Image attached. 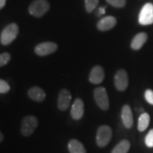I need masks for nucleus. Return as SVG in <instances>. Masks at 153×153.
Instances as JSON below:
<instances>
[{
	"mask_svg": "<svg viewBox=\"0 0 153 153\" xmlns=\"http://www.w3.org/2000/svg\"><path fill=\"white\" fill-rule=\"evenodd\" d=\"M7 2V0H0V9H1L3 7H4Z\"/></svg>",
	"mask_w": 153,
	"mask_h": 153,
	"instance_id": "a878e982",
	"label": "nucleus"
},
{
	"mask_svg": "<svg viewBox=\"0 0 153 153\" xmlns=\"http://www.w3.org/2000/svg\"><path fill=\"white\" fill-rule=\"evenodd\" d=\"M50 9V4L47 0H35L28 7L29 14L40 18L45 14Z\"/></svg>",
	"mask_w": 153,
	"mask_h": 153,
	"instance_id": "f03ea898",
	"label": "nucleus"
},
{
	"mask_svg": "<svg viewBox=\"0 0 153 153\" xmlns=\"http://www.w3.org/2000/svg\"><path fill=\"white\" fill-rule=\"evenodd\" d=\"M72 100V96L68 89L60 90L57 98V106L61 111H65L70 106Z\"/></svg>",
	"mask_w": 153,
	"mask_h": 153,
	"instance_id": "1a4fd4ad",
	"label": "nucleus"
},
{
	"mask_svg": "<svg viewBox=\"0 0 153 153\" xmlns=\"http://www.w3.org/2000/svg\"><path fill=\"white\" fill-rule=\"evenodd\" d=\"M145 98L149 104L153 105V91L151 89H148L145 91Z\"/></svg>",
	"mask_w": 153,
	"mask_h": 153,
	"instance_id": "b1692460",
	"label": "nucleus"
},
{
	"mask_svg": "<svg viewBox=\"0 0 153 153\" xmlns=\"http://www.w3.org/2000/svg\"><path fill=\"white\" fill-rule=\"evenodd\" d=\"M28 95L30 99L38 102L43 101L46 97L43 89L38 87H33L29 89V90L28 91Z\"/></svg>",
	"mask_w": 153,
	"mask_h": 153,
	"instance_id": "4468645a",
	"label": "nucleus"
},
{
	"mask_svg": "<svg viewBox=\"0 0 153 153\" xmlns=\"http://www.w3.org/2000/svg\"><path fill=\"white\" fill-rule=\"evenodd\" d=\"M150 121V115L147 113H143L140 116L138 119V125H137V128L139 131H144L148 128L149 124Z\"/></svg>",
	"mask_w": 153,
	"mask_h": 153,
	"instance_id": "f3484780",
	"label": "nucleus"
},
{
	"mask_svg": "<svg viewBox=\"0 0 153 153\" xmlns=\"http://www.w3.org/2000/svg\"><path fill=\"white\" fill-rule=\"evenodd\" d=\"M139 23L143 26L153 24V4L147 3L143 6L139 14Z\"/></svg>",
	"mask_w": 153,
	"mask_h": 153,
	"instance_id": "423d86ee",
	"label": "nucleus"
},
{
	"mask_svg": "<svg viewBox=\"0 0 153 153\" xmlns=\"http://www.w3.org/2000/svg\"><path fill=\"white\" fill-rule=\"evenodd\" d=\"M131 148V143L127 140H123L114 147L111 153H127Z\"/></svg>",
	"mask_w": 153,
	"mask_h": 153,
	"instance_id": "a211bd4d",
	"label": "nucleus"
},
{
	"mask_svg": "<svg viewBox=\"0 0 153 153\" xmlns=\"http://www.w3.org/2000/svg\"><path fill=\"white\" fill-rule=\"evenodd\" d=\"M4 140V135L3 134L1 133V132L0 131V143H1Z\"/></svg>",
	"mask_w": 153,
	"mask_h": 153,
	"instance_id": "bb28decb",
	"label": "nucleus"
},
{
	"mask_svg": "<svg viewBox=\"0 0 153 153\" xmlns=\"http://www.w3.org/2000/svg\"><path fill=\"white\" fill-rule=\"evenodd\" d=\"M148 39V36L145 33H139L133 38L131 42V48L133 50H139L143 46Z\"/></svg>",
	"mask_w": 153,
	"mask_h": 153,
	"instance_id": "2eb2a0df",
	"label": "nucleus"
},
{
	"mask_svg": "<svg viewBox=\"0 0 153 153\" xmlns=\"http://www.w3.org/2000/svg\"><path fill=\"white\" fill-rule=\"evenodd\" d=\"M71 116L74 120H79L84 116L85 112V105L81 99H76L71 108Z\"/></svg>",
	"mask_w": 153,
	"mask_h": 153,
	"instance_id": "9d476101",
	"label": "nucleus"
},
{
	"mask_svg": "<svg viewBox=\"0 0 153 153\" xmlns=\"http://www.w3.org/2000/svg\"><path fill=\"white\" fill-rule=\"evenodd\" d=\"M105 76L104 70L102 67L97 65L94 67L89 74V79L91 83L98 85L104 81Z\"/></svg>",
	"mask_w": 153,
	"mask_h": 153,
	"instance_id": "9b49d317",
	"label": "nucleus"
},
{
	"mask_svg": "<svg viewBox=\"0 0 153 153\" xmlns=\"http://www.w3.org/2000/svg\"><path fill=\"white\" fill-rule=\"evenodd\" d=\"M57 49V45L53 42H43L38 44L35 47V53L39 56H46L55 53Z\"/></svg>",
	"mask_w": 153,
	"mask_h": 153,
	"instance_id": "0eeeda50",
	"label": "nucleus"
},
{
	"mask_svg": "<svg viewBox=\"0 0 153 153\" xmlns=\"http://www.w3.org/2000/svg\"><path fill=\"white\" fill-rule=\"evenodd\" d=\"M37 118L33 116H26L22 120L21 132L22 135L26 137H28L33 133L38 126Z\"/></svg>",
	"mask_w": 153,
	"mask_h": 153,
	"instance_id": "39448f33",
	"label": "nucleus"
},
{
	"mask_svg": "<svg viewBox=\"0 0 153 153\" xmlns=\"http://www.w3.org/2000/svg\"><path fill=\"white\" fill-rule=\"evenodd\" d=\"M105 12H106V7H99L98 10L97 11L96 14H97V16H102V15H104L105 14Z\"/></svg>",
	"mask_w": 153,
	"mask_h": 153,
	"instance_id": "393cba45",
	"label": "nucleus"
},
{
	"mask_svg": "<svg viewBox=\"0 0 153 153\" xmlns=\"http://www.w3.org/2000/svg\"><path fill=\"white\" fill-rule=\"evenodd\" d=\"M85 9L88 13H91L94 10L99 4V0H85Z\"/></svg>",
	"mask_w": 153,
	"mask_h": 153,
	"instance_id": "6ab92c4d",
	"label": "nucleus"
},
{
	"mask_svg": "<svg viewBox=\"0 0 153 153\" xmlns=\"http://www.w3.org/2000/svg\"><path fill=\"white\" fill-rule=\"evenodd\" d=\"M11 60V55L8 53H4L0 54V67H3L8 64Z\"/></svg>",
	"mask_w": 153,
	"mask_h": 153,
	"instance_id": "412c9836",
	"label": "nucleus"
},
{
	"mask_svg": "<svg viewBox=\"0 0 153 153\" xmlns=\"http://www.w3.org/2000/svg\"><path fill=\"white\" fill-rule=\"evenodd\" d=\"M145 143L148 148H153V129L150 130L147 134L145 138Z\"/></svg>",
	"mask_w": 153,
	"mask_h": 153,
	"instance_id": "4be33fe9",
	"label": "nucleus"
},
{
	"mask_svg": "<svg viewBox=\"0 0 153 153\" xmlns=\"http://www.w3.org/2000/svg\"><path fill=\"white\" fill-rule=\"evenodd\" d=\"M10 90V86L4 80L0 79V94L7 93Z\"/></svg>",
	"mask_w": 153,
	"mask_h": 153,
	"instance_id": "5701e85b",
	"label": "nucleus"
},
{
	"mask_svg": "<svg viewBox=\"0 0 153 153\" xmlns=\"http://www.w3.org/2000/svg\"><path fill=\"white\" fill-rule=\"evenodd\" d=\"M112 137V130L108 126H101L97 133V143L99 147L104 148L109 143Z\"/></svg>",
	"mask_w": 153,
	"mask_h": 153,
	"instance_id": "20e7f679",
	"label": "nucleus"
},
{
	"mask_svg": "<svg viewBox=\"0 0 153 153\" xmlns=\"http://www.w3.org/2000/svg\"><path fill=\"white\" fill-rule=\"evenodd\" d=\"M70 153H87L85 146L77 140H71L68 143Z\"/></svg>",
	"mask_w": 153,
	"mask_h": 153,
	"instance_id": "dca6fc26",
	"label": "nucleus"
},
{
	"mask_svg": "<svg viewBox=\"0 0 153 153\" xmlns=\"http://www.w3.org/2000/svg\"><path fill=\"white\" fill-rule=\"evenodd\" d=\"M121 119L126 128H131L133 124V116L132 110L128 105H125L122 108Z\"/></svg>",
	"mask_w": 153,
	"mask_h": 153,
	"instance_id": "ddd939ff",
	"label": "nucleus"
},
{
	"mask_svg": "<svg viewBox=\"0 0 153 153\" xmlns=\"http://www.w3.org/2000/svg\"><path fill=\"white\" fill-rule=\"evenodd\" d=\"M94 98L99 108L102 110H108L109 108V100L107 91L104 87L96 88L94 91Z\"/></svg>",
	"mask_w": 153,
	"mask_h": 153,
	"instance_id": "7ed1b4c3",
	"label": "nucleus"
},
{
	"mask_svg": "<svg viewBox=\"0 0 153 153\" xmlns=\"http://www.w3.org/2000/svg\"><path fill=\"white\" fill-rule=\"evenodd\" d=\"M19 33V26L15 23H11L4 28L0 36V41L4 45H7L16 39Z\"/></svg>",
	"mask_w": 153,
	"mask_h": 153,
	"instance_id": "f257e3e1",
	"label": "nucleus"
},
{
	"mask_svg": "<svg viewBox=\"0 0 153 153\" xmlns=\"http://www.w3.org/2000/svg\"><path fill=\"white\" fill-rule=\"evenodd\" d=\"M114 83L118 91H125L128 86V76L127 72L124 70H118L115 74Z\"/></svg>",
	"mask_w": 153,
	"mask_h": 153,
	"instance_id": "6e6552de",
	"label": "nucleus"
},
{
	"mask_svg": "<svg viewBox=\"0 0 153 153\" xmlns=\"http://www.w3.org/2000/svg\"><path fill=\"white\" fill-rule=\"evenodd\" d=\"M116 19L113 16H107L102 18L99 21L97 24V28L99 30H102V31H106L111 29L116 26Z\"/></svg>",
	"mask_w": 153,
	"mask_h": 153,
	"instance_id": "f8f14e48",
	"label": "nucleus"
},
{
	"mask_svg": "<svg viewBox=\"0 0 153 153\" xmlns=\"http://www.w3.org/2000/svg\"><path fill=\"white\" fill-rule=\"evenodd\" d=\"M106 1L116 8H122L126 4V0H106Z\"/></svg>",
	"mask_w": 153,
	"mask_h": 153,
	"instance_id": "aec40b11",
	"label": "nucleus"
}]
</instances>
